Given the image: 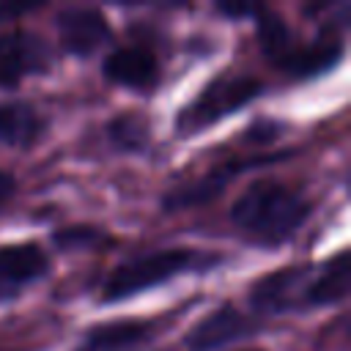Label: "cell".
<instances>
[{"label":"cell","mask_w":351,"mask_h":351,"mask_svg":"<svg viewBox=\"0 0 351 351\" xmlns=\"http://www.w3.org/2000/svg\"><path fill=\"white\" fill-rule=\"evenodd\" d=\"M310 217V203L293 186L258 178L252 181L230 206V219L263 244H282L288 241Z\"/></svg>","instance_id":"obj_1"},{"label":"cell","mask_w":351,"mask_h":351,"mask_svg":"<svg viewBox=\"0 0 351 351\" xmlns=\"http://www.w3.org/2000/svg\"><path fill=\"white\" fill-rule=\"evenodd\" d=\"M217 255L200 252L192 247H165L145 252L134 261H126L115 266L104 285H101V302H123L129 296H137L143 291L159 288L173 277L189 274V271H206L217 266Z\"/></svg>","instance_id":"obj_2"},{"label":"cell","mask_w":351,"mask_h":351,"mask_svg":"<svg viewBox=\"0 0 351 351\" xmlns=\"http://www.w3.org/2000/svg\"><path fill=\"white\" fill-rule=\"evenodd\" d=\"M263 93V82L250 77V74H230V77H217L211 80L176 118V129L189 137L200 134L217 121L233 115L244 104L255 101Z\"/></svg>","instance_id":"obj_3"},{"label":"cell","mask_w":351,"mask_h":351,"mask_svg":"<svg viewBox=\"0 0 351 351\" xmlns=\"http://www.w3.org/2000/svg\"><path fill=\"white\" fill-rule=\"evenodd\" d=\"M52 66L49 44L30 30H8L0 36V88H16L25 77L47 74Z\"/></svg>","instance_id":"obj_4"},{"label":"cell","mask_w":351,"mask_h":351,"mask_svg":"<svg viewBox=\"0 0 351 351\" xmlns=\"http://www.w3.org/2000/svg\"><path fill=\"white\" fill-rule=\"evenodd\" d=\"M313 269L304 263L277 269L266 277H261L250 291V304L261 313H288V310H304L307 307V285H310Z\"/></svg>","instance_id":"obj_5"},{"label":"cell","mask_w":351,"mask_h":351,"mask_svg":"<svg viewBox=\"0 0 351 351\" xmlns=\"http://www.w3.org/2000/svg\"><path fill=\"white\" fill-rule=\"evenodd\" d=\"M49 261L36 241L0 247V304L16 299L36 280L47 277Z\"/></svg>","instance_id":"obj_6"},{"label":"cell","mask_w":351,"mask_h":351,"mask_svg":"<svg viewBox=\"0 0 351 351\" xmlns=\"http://www.w3.org/2000/svg\"><path fill=\"white\" fill-rule=\"evenodd\" d=\"M282 154H269V156H255V159H236V162H228L222 167H214L211 173L189 181V184H181L176 189H170L165 195V208L167 211H176V208H192V206H200V203H208L214 200L233 178L236 173L247 170V167H255V165H266V162H277Z\"/></svg>","instance_id":"obj_7"},{"label":"cell","mask_w":351,"mask_h":351,"mask_svg":"<svg viewBox=\"0 0 351 351\" xmlns=\"http://www.w3.org/2000/svg\"><path fill=\"white\" fill-rule=\"evenodd\" d=\"M104 77L115 85H123L129 90L151 93L156 90L162 80V66L159 60L143 49V47H121L104 58Z\"/></svg>","instance_id":"obj_8"},{"label":"cell","mask_w":351,"mask_h":351,"mask_svg":"<svg viewBox=\"0 0 351 351\" xmlns=\"http://www.w3.org/2000/svg\"><path fill=\"white\" fill-rule=\"evenodd\" d=\"M60 44L69 55L88 58L110 41V25L96 8H66L58 14Z\"/></svg>","instance_id":"obj_9"},{"label":"cell","mask_w":351,"mask_h":351,"mask_svg":"<svg viewBox=\"0 0 351 351\" xmlns=\"http://www.w3.org/2000/svg\"><path fill=\"white\" fill-rule=\"evenodd\" d=\"M252 332V324L247 315H241L236 307L222 304L217 310H211L203 321H197L189 335H186V348L189 351H214L222 348L244 335Z\"/></svg>","instance_id":"obj_10"},{"label":"cell","mask_w":351,"mask_h":351,"mask_svg":"<svg viewBox=\"0 0 351 351\" xmlns=\"http://www.w3.org/2000/svg\"><path fill=\"white\" fill-rule=\"evenodd\" d=\"M44 118L27 101H0V145L30 148L44 134Z\"/></svg>","instance_id":"obj_11"},{"label":"cell","mask_w":351,"mask_h":351,"mask_svg":"<svg viewBox=\"0 0 351 351\" xmlns=\"http://www.w3.org/2000/svg\"><path fill=\"white\" fill-rule=\"evenodd\" d=\"M340 58H343V44L335 36H321L310 44H296L291 49V55L277 69L288 71L291 77L304 80V77H315V74L329 71Z\"/></svg>","instance_id":"obj_12"},{"label":"cell","mask_w":351,"mask_h":351,"mask_svg":"<svg viewBox=\"0 0 351 351\" xmlns=\"http://www.w3.org/2000/svg\"><path fill=\"white\" fill-rule=\"evenodd\" d=\"M148 337H151V324L123 318V321H110L88 329L77 351H126L140 346Z\"/></svg>","instance_id":"obj_13"},{"label":"cell","mask_w":351,"mask_h":351,"mask_svg":"<svg viewBox=\"0 0 351 351\" xmlns=\"http://www.w3.org/2000/svg\"><path fill=\"white\" fill-rule=\"evenodd\" d=\"M348 293V255L337 252L321 269H313L310 285H307V307H321V304H335L346 299Z\"/></svg>","instance_id":"obj_14"},{"label":"cell","mask_w":351,"mask_h":351,"mask_svg":"<svg viewBox=\"0 0 351 351\" xmlns=\"http://www.w3.org/2000/svg\"><path fill=\"white\" fill-rule=\"evenodd\" d=\"M252 16H255V33H258V41H261V52H263L274 66H280V63L291 55V49L299 44L296 36L291 33L288 22H285L280 14H274L271 8L258 5V11H255Z\"/></svg>","instance_id":"obj_15"},{"label":"cell","mask_w":351,"mask_h":351,"mask_svg":"<svg viewBox=\"0 0 351 351\" xmlns=\"http://www.w3.org/2000/svg\"><path fill=\"white\" fill-rule=\"evenodd\" d=\"M107 137L110 143L118 148V151H129V154H137L148 145V121L143 115H134V112H123V115H115L107 126Z\"/></svg>","instance_id":"obj_16"},{"label":"cell","mask_w":351,"mask_h":351,"mask_svg":"<svg viewBox=\"0 0 351 351\" xmlns=\"http://www.w3.org/2000/svg\"><path fill=\"white\" fill-rule=\"evenodd\" d=\"M107 239L101 233H96L93 228H66L55 233V244L58 247H96L104 244Z\"/></svg>","instance_id":"obj_17"},{"label":"cell","mask_w":351,"mask_h":351,"mask_svg":"<svg viewBox=\"0 0 351 351\" xmlns=\"http://www.w3.org/2000/svg\"><path fill=\"white\" fill-rule=\"evenodd\" d=\"M36 8H41V5H38V3H0V25L14 22L16 16L30 14V11H36Z\"/></svg>","instance_id":"obj_18"},{"label":"cell","mask_w":351,"mask_h":351,"mask_svg":"<svg viewBox=\"0 0 351 351\" xmlns=\"http://www.w3.org/2000/svg\"><path fill=\"white\" fill-rule=\"evenodd\" d=\"M222 14H228V16H252L255 11H258V5H250V3H236V5H230V3H219L217 5Z\"/></svg>","instance_id":"obj_19"},{"label":"cell","mask_w":351,"mask_h":351,"mask_svg":"<svg viewBox=\"0 0 351 351\" xmlns=\"http://www.w3.org/2000/svg\"><path fill=\"white\" fill-rule=\"evenodd\" d=\"M14 189H16V184H14L11 173L0 170V208H5V206H8V200L14 197Z\"/></svg>","instance_id":"obj_20"},{"label":"cell","mask_w":351,"mask_h":351,"mask_svg":"<svg viewBox=\"0 0 351 351\" xmlns=\"http://www.w3.org/2000/svg\"><path fill=\"white\" fill-rule=\"evenodd\" d=\"M247 351H261V348H247Z\"/></svg>","instance_id":"obj_21"}]
</instances>
